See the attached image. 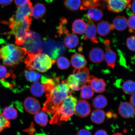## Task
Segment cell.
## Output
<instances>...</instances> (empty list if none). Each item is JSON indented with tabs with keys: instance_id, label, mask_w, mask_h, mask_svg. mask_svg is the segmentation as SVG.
I'll return each instance as SVG.
<instances>
[{
	"instance_id": "obj_27",
	"label": "cell",
	"mask_w": 135,
	"mask_h": 135,
	"mask_svg": "<svg viewBox=\"0 0 135 135\" xmlns=\"http://www.w3.org/2000/svg\"><path fill=\"white\" fill-rule=\"evenodd\" d=\"M30 91L35 97H41L44 93H45L44 84H40L37 82L34 83L30 88Z\"/></svg>"
},
{
	"instance_id": "obj_1",
	"label": "cell",
	"mask_w": 135,
	"mask_h": 135,
	"mask_svg": "<svg viewBox=\"0 0 135 135\" xmlns=\"http://www.w3.org/2000/svg\"><path fill=\"white\" fill-rule=\"evenodd\" d=\"M70 94V89L66 80H62L51 91L46 94L47 99L42 110L54 115L64 99Z\"/></svg>"
},
{
	"instance_id": "obj_45",
	"label": "cell",
	"mask_w": 135,
	"mask_h": 135,
	"mask_svg": "<svg viewBox=\"0 0 135 135\" xmlns=\"http://www.w3.org/2000/svg\"><path fill=\"white\" fill-rule=\"evenodd\" d=\"M13 0H0V5L3 6H8L12 2Z\"/></svg>"
},
{
	"instance_id": "obj_35",
	"label": "cell",
	"mask_w": 135,
	"mask_h": 135,
	"mask_svg": "<svg viewBox=\"0 0 135 135\" xmlns=\"http://www.w3.org/2000/svg\"><path fill=\"white\" fill-rule=\"evenodd\" d=\"M135 88V83L132 80L126 81L123 84L122 87L123 92L127 94H131L134 93Z\"/></svg>"
},
{
	"instance_id": "obj_22",
	"label": "cell",
	"mask_w": 135,
	"mask_h": 135,
	"mask_svg": "<svg viewBox=\"0 0 135 135\" xmlns=\"http://www.w3.org/2000/svg\"><path fill=\"white\" fill-rule=\"evenodd\" d=\"M79 43V38L77 35L70 33L65 36L64 43L66 47L68 49H73L77 47Z\"/></svg>"
},
{
	"instance_id": "obj_26",
	"label": "cell",
	"mask_w": 135,
	"mask_h": 135,
	"mask_svg": "<svg viewBox=\"0 0 135 135\" xmlns=\"http://www.w3.org/2000/svg\"><path fill=\"white\" fill-rule=\"evenodd\" d=\"M108 104L107 98L103 95L97 96L93 99L92 104L93 107L97 109H100L105 108Z\"/></svg>"
},
{
	"instance_id": "obj_15",
	"label": "cell",
	"mask_w": 135,
	"mask_h": 135,
	"mask_svg": "<svg viewBox=\"0 0 135 135\" xmlns=\"http://www.w3.org/2000/svg\"><path fill=\"white\" fill-rule=\"evenodd\" d=\"M118 112L123 118H129L134 115L135 109L134 107L129 102H124L120 104Z\"/></svg>"
},
{
	"instance_id": "obj_14",
	"label": "cell",
	"mask_w": 135,
	"mask_h": 135,
	"mask_svg": "<svg viewBox=\"0 0 135 135\" xmlns=\"http://www.w3.org/2000/svg\"><path fill=\"white\" fill-rule=\"evenodd\" d=\"M25 110L32 114H35L40 111V109L39 102L36 99L29 97L25 99L24 102Z\"/></svg>"
},
{
	"instance_id": "obj_2",
	"label": "cell",
	"mask_w": 135,
	"mask_h": 135,
	"mask_svg": "<svg viewBox=\"0 0 135 135\" xmlns=\"http://www.w3.org/2000/svg\"><path fill=\"white\" fill-rule=\"evenodd\" d=\"M77 99L71 94L64 99L54 114L50 121L51 124H57L61 121H67L75 113Z\"/></svg>"
},
{
	"instance_id": "obj_44",
	"label": "cell",
	"mask_w": 135,
	"mask_h": 135,
	"mask_svg": "<svg viewBox=\"0 0 135 135\" xmlns=\"http://www.w3.org/2000/svg\"><path fill=\"white\" fill-rule=\"evenodd\" d=\"M76 135H92L91 133L88 130L83 129L78 131Z\"/></svg>"
},
{
	"instance_id": "obj_21",
	"label": "cell",
	"mask_w": 135,
	"mask_h": 135,
	"mask_svg": "<svg viewBox=\"0 0 135 135\" xmlns=\"http://www.w3.org/2000/svg\"><path fill=\"white\" fill-rule=\"evenodd\" d=\"M45 5L41 3H38L35 5L32 10V16L36 19L43 17L46 12Z\"/></svg>"
},
{
	"instance_id": "obj_17",
	"label": "cell",
	"mask_w": 135,
	"mask_h": 135,
	"mask_svg": "<svg viewBox=\"0 0 135 135\" xmlns=\"http://www.w3.org/2000/svg\"><path fill=\"white\" fill-rule=\"evenodd\" d=\"M104 52L102 49L96 47L92 49L89 52V58L91 61L95 63H99L104 60Z\"/></svg>"
},
{
	"instance_id": "obj_47",
	"label": "cell",
	"mask_w": 135,
	"mask_h": 135,
	"mask_svg": "<svg viewBox=\"0 0 135 135\" xmlns=\"http://www.w3.org/2000/svg\"><path fill=\"white\" fill-rule=\"evenodd\" d=\"M135 92L132 94L130 99V103L134 107L135 106Z\"/></svg>"
},
{
	"instance_id": "obj_39",
	"label": "cell",
	"mask_w": 135,
	"mask_h": 135,
	"mask_svg": "<svg viewBox=\"0 0 135 135\" xmlns=\"http://www.w3.org/2000/svg\"><path fill=\"white\" fill-rule=\"evenodd\" d=\"M135 36H131L128 38L126 41V45L128 49L132 51H135Z\"/></svg>"
},
{
	"instance_id": "obj_52",
	"label": "cell",
	"mask_w": 135,
	"mask_h": 135,
	"mask_svg": "<svg viewBox=\"0 0 135 135\" xmlns=\"http://www.w3.org/2000/svg\"><path fill=\"white\" fill-rule=\"evenodd\" d=\"M106 1H108V0H106Z\"/></svg>"
},
{
	"instance_id": "obj_25",
	"label": "cell",
	"mask_w": 135,
	"mask_h": 135,
	"mask_svg": "<svg viewBox=\"0 0 135 135\" xmlns=\"http://www.w3.org/2000/svg\"><path fill=\"white\" fill-rule=\"evenodd\" d=\"M66 81L69 88L73 91L80 90L82 87L79 79L74 74L69 76Z\"/></svg>"
},
{
	"instance_id": "obj_43",
	"label": "cell",
	"mask_w": 135,
	"mask_h": 135,
	"mask_svg": "<svg viewBox=\"0 0 135 135\" xmlns=\"http://www.w3.org/2000/svg\"><path fill=\"white\" fill-rule=\"evenodd\" d=\"M30 1V0H14L15 4L18 7L25 6Z\"/></svg>"
},
{
	"instance_id": "obj_34",
	"label": "cell",
	"mask_w": 135,
	"mask_h": 135,
	"mask_svg": "<svg viewBox=\"0 0 135 135\" xmlns=\"http://www.w3.org/2000/svg\"><path fill=\"white\" fill-rule=\"evenodd\" d=\"M25 75L27 80L31 82H37L41 77L40 74L31 70H25Z\"/></svg>"
},
{
	"instance_id": "obj_7",
	"label": "cell",
	"mask_w": 135,
	"mask_h": 135,
	"mask_svg": "<svg viewBox=\"0 0 135 135\" xmlns=\"http://www.w3.org/2000/svg\"><path fill=\"white\" fill-rule=\"evenodd\" d=\"M64 47L61 43L53 42L51 40L45 39L42 43V51L50 56L52 60H55L59 55L64 51Z\"/></svg>"
},
{
	"instance_id": "obj_33",
	"label": "cell",
	"mask_w": 135,
	"mask_h": 135,
	"mask_svg": "<svg viewBox=\"0 0 135 135\" xmlns=\"http://www.w3.org/2000/svg\"><path fill=\"white\" fill-rule=\"evenodd\" d=\"M64 4L65 7L69 11H76L80 7L81 0H65Z\"/></svg>"
},
{
	"instance_id": "obj_51",
	"label": "cell",
	"mask_w": 135,
	"mask_h": 135,
	"mask_svg": "<svg viewBox=\"0 0 135 135\" xmlns=\"http://www.w3.org/2000/svg\"><path fill=\"white\" fill-rule=\"evenodd\" d=\"M50 1H52V0H50Z\"/></svg>"
},
{
	"instance_id": "obj_18",
	"label": "cell",
	"mask_w": 135,
	"mask_h": 135,
	"mask_svg": "<svg viewBox=\"0 0 135 135\" xmlns=\"http://www.w3.org/2000/svg\"><path fill=\"white\" fill-rule=\"evenodd\" d=\"M71 63L75 69H79L85 67L87 62L83 55L76 53L72 56Z\"/></svg>"
},
{
	"instance_id": "obj_4",
	"label": "cell",
	"mask_w": 135,
	"mask_h": 135,
	"mask_svg": "<svg viewBox=\"0 0 135 135\" xmlns=\"http://www.w3.org/2000/svg\"><path fill=\"white\" fill-rule=\"evenodd\" d=\"M55 62V60H52L46 54L28 53L25 63L28 70H36L43 73L50 69Z\"/></svg>"
},
{
	"instance_id": "obj_36",
	"label": "cell",
	"mask_w": 135,
	"mask_h": 135,
	"mask_svg": "<svg viewBox=\"0 0 135 135\" xmlns=\"http://www.w3.org/2000/svg\"><path fill=\"white\" fill-rule=\"evenodd\" d=\"M57 65L61 70L67 69L70 66V64L68 59L64 57H60L57 60Z\"/></svg>"
},
{
	"instance_id": "obj_23",
	"label": "cell",
	"mask_w": 135,
	"mask_h": 135,
	"mask_svg": "<svg viewBox=\"0 0 135 135\" xmlns=\"http://www.w3.org/2000/svg\"><path fill=\"white\" fill-rule=\"evenodd\" d=\"M113 25L114 28L118 31H122L125 30L128 26L127 20L123 16H118L113 21Z\"/></svg>"
},
{
	"instance_id": "obj_10",
	"label": "cell",
	"mask_w": 135,
	"mask_h": 135,
	"mask_svg": "<svg viewBox=\"0 0 135 135\" xmlns=\"http://www.w3.org/2000/svg\"><path fill=\"white\" fill-rule=\"evenodd\" d=\"M85 17L87 19V22L86 23L87 27L85 32V36L84 38V40L87 38L90 39L92 43L98 44L99 43L97 37V27L94 22L92 20L89 18L87 15L85 16Z\"/></svg>"
},
{
	"instance_id": "obj_6",
	"label": "cell",
	"mask_w": 135,
	"mask_h": 135,
	"mask_svg": "<svg viewBox=\"0 0 135 135\" xmlns=\"http://www.w3.org/2000/svg\"><path fill=\"white\" fill-rule=\"evenodd\" d=\"M41 37L38 33L29 30L25 34L23 46L28 53H41Z\"/></svg>"
},
{
	"instance_id": "obj_12",
	"label": "cell",
	"mask_w": 135,
	"mask_h": 135,
	"mask_svg": "<svg viewBox=\"0 0 135 135\" xmlns=\"http://www.w3.org/2000/svg\"><path fill=\"white\" fill-rule=\"evenodd\" d=\"M91 111L90 106L87 101L80 100L76 104L75 113L79 117L81 118L87 117L90 114Z\"/></svg>"
},
{
	"instance_id": "obj_9",
	"label": "cell",
	"mask_w": 135,
	"mask_h": 135,
	"mask_svg": "<svg viewBox=\"0 0 135 135\" xmlns=\"http://www.w3.org/2000/svg\"><path fill=\"white\" fill-rule=\"evenodd\" d=\"M108 9L112 12H122L127 7L131 0H108Z\"/></svg>"
},
{
	"instance_id": "obj_32",
	"label": "cell",
	"mask_w": 135,
	"mask_h": 135,
	"mask_svg": "<svg viewBox=\"0 0 135 135\" xmlns=\"http://www.w3.org/2000/svg\"><path fill=\"white\" fill-rule=\"evenodd\" d=\"M35 120L37 124L42 127L47 125L48 117L47 114L44 111H39L35 114Z\"/></svg>"
},
{
	"instance_id": "obj_40",
	"label": "cell",
	"mask_w": 135,
	"mask_h": 135,
	"mask_svg": "<svg viewBox=\"0 0 135 135\" xmlns=\"http://www.w3.org/2000/svg\"><path fill=\"white\" fill-rule=\"evenodd\" d=\"M135 15L131 16L128 19L127 24L130 33H135Z\"/></svg>"
},
{
	"instance_id": "obj_30",
	"label": "cell",
	"mask_w": 135,
	"mask_h": 135,
	"mask_svg": "<svg viewBox=\"0 0 135 135\" xmlns=\"http://www.w3.org/2000/svg\"><path fill=\"white\" fill-rule=\"evenodd\" d=\"M81 10H86L91 8L97 7L101 6V0H81Z\"/></svg>"
},
{
	"instance_id": "obj_50",
	"label": "cell",
	"mask_w": 135,
	"mask_h": 135,
	"mask_svg": "<svg viewBox=\"0 0 135 135\" xmlns=\"http://www.w3.org/2000/svg\"><path fill=\"white\" fill-rule=\"evenodd\" d=\"M1 54H0V59H1Z\"/></svg>"
},
{
	"instance_id": "obj_37",
	"label": "cell",
	"mask_w": 135,
	"mask_h": 135,
	"mask_svg": "<svg viewBox=\"0 0 135 135\" xmlns=\"http://www.w3.org/2000/svg\"><path fill=\"white\" fill-rule=\"evenodd\" d=\"M67 23V21L65 18H61L60 25L57 28V31L59 35H62L64 33L66 34L69 33L68 30L65 26Z\"/></svg>"
},
{
	"instance_id": "obj_3",
	"label": "cell",
	"mask_w": 135,
	"mask_h": 135,
	"mask_svg": "<svg viewBox=\"0 0 135 135\" xmlns=\"http://www.w3.org/2000/svg\"><path fill=\"white\" fill-rule=\"evenodd\" d=\"M27 53L25 48L11 44L3 46L0 49L3 63L9 66H15L21 63Z\"/></svg>"
},
{
	"instance_id": "obj_13",
	"label": "cell",
	"mask_w": 135,
	"mask_h": 135,
	"mask_svg": "<svg viewBox=\"0 0 135 135\" xmlns=\"http://www.w3.org/2000/svg\"><path fill=\"white\" fill-rule=\"evenodd\" d=\"M87 83L96 93H102L105 91L106 83L102 79L98 78L94 76H89Z\"/></svg>"
},
{
	"instance_id": "obj_46",
	"label": "cell",
	"mask_w": 135,
	"mask_h": 135,
	"mask_svg": "<svg viewBox=\"0 0 135 135\" xmlns=\"http://www.w3.org/2000/svg\"><path fill=\"white\" fill-rule=\"evenodd\" d=\"M94 135H108V134L105 131L100 129L96 132Z\"/></svg>"
},
{
	"instance_id": "obj_48",
	"label": "cell",
	"mask_w": 135,
	"mask_h": 135,
	"mask_svg": "<svg viewBox=\"0 0 135 135\" xmlns=\"http://www.w3.org/2000/svg\"><path fill=\"white\" fill-rule=\"evenodd\" d=\"M112 135H123L122 134H121L120 133H115V134H114Z\"/></svg>"
},
{
	"instance_id": "obj_53",
	"label": "cell",
	"mask_w": 135,
	"mask_h": 135,
	"mask_svg": "<svg viewBox=\"0 0 135 135\" xmlns=\"http://www.w3.org/2000/svg\"><path fill=\"white\" fill-rule=\"evenodd\" d=\"M133 1H134V0H133Z\"/></svg>"
},
{
	"instance_id": "obj_8",
	"label": "cell",
	"mask_w": 135,
	"mask_h": 135,
	"mask_svg": "<svg viewBox=\"0 0 135 135\" xmlns=\"http://www.w3.org/2000/svg\"><path fill=\"white\" fill-rule=\"evenodd\" d=\"M32 4L30 1L25 6L19 7L17 9L14 17L10 18L9 21H22L26 17L32 16Z\"/></svg>"
},
{
	"instance_id": "obj_19",
	"label": "cell",
	"mask_w": 135,
	"mask_h": 135,
	"mask_svg": "<svg viewBox=\"0 0 135 135\" xmlns=\"http://www.w3.org/2000/svg\"><path fill=\"white\" fill-rule=\"evenodd\" d=\"M114 29L113 24H110L108 22L104 21H101L98 23L97 28L98 33L102 36L108 35L111 30Z\"/></svg>"
},
{
	"instance_id": "obj_24",
	"label": "cell",
	"mask_w": 135,
	"mask_h": 135,
	"mask_svg": "<svg viewBox=\"0 0 135 135\" xmlns=\"http://www.w3.org/2000/svg\"><path fill=\"white\" fill-rule=\"evenodd\" d=\"M105 113L104 110L97 109L92 112L91 115V119L95 124H100L105 120Z\"/></svg>"
},
{
	"instance_id": "obj_41",
	"label": "cell",
	"mask_w": 135,
	"mask_h": 135,
	"mask_svg": "<svg viewBox=\"0 0 135 135\" xmlns=\"http://www.w3.org/2000/svg\"><path fill=\"white\" fill-rule=\"evenodd\" d=\"M11 75L8 73L7 69L4 66L0 65V78L2 79L8 78Z\"/></svg>"
},
{
	"instance_id": "obj_49",
	"label": "cell",
	"mask_w": 135,
	"mask_h": 135,
	"mask_svg": "<svg viewBox=\"0 0 135 135\" xmlns=\"http://www.w3.org/2000/svg\"><path fill=\"white\" fill-rule=\"evenodd\" d=\"M35 135H47L44 134H35Z\"/></svg>"
},
{
	"instance_id": "obj_20",
	"label": "cell",
	"mask_w": 135,
	"mask_h": 135,
	"mask_svg": "<svg viewBox=\"0 0 135 135\" xmlns=\"http://www.w3.org/2000/svg\"><path fill=\"white\" fill-rule=\"evenodd\" d=\"M86 27V23L83 20L77 19L73 23L72 31L74 33L83 35L85 33Z\"/></svg>"
},
{
	"instance_id": "obj_31",
	"label": "cell",
	"mask_w": 135,
	"mask_h": 135,
	"mask_svg": "<svg viewBox=\"0 0 135 135\" xmlns=\"http://www.w3.org/2000/svg\"><path fill=\"white\" fill-rule=\"evenodd\" d=\"M3 115L8 120L14 119L17 117V112L14 107H7L3 109L2 112Z\"/></svg>"
},
{
	"instance_id": "obj_42",
	"label": "cell",
	"mask_w": 135,
	"mask_h": 135,
	"mask_svg": "<svg viewBox=\"0 0 135 135\" xmlns=\"http://www.w3.org/2000/svg\"><path fill=\"white\" fill-rule=\"evenodd\" d=\"M135 1L130 3L127 7L126 13L128 16H131L135 15Z\"/></svg>"
},
{
	"instance_id": "obj_29",
	"label": "cell",
	"mask_w": 135,
	"mask_h": 135,
	"mask_svg": "<svg viewBox=\"0 0 135 135\" xmlns=\"http://www.w3.org/2000/svg\"><path fill=\"white\" fill-rule=\"evenodd\" d=\"M80 89V96L83 99H90L94 95V90L91 86L87 83L83 85Z\"/></svg>"
},
{
	"instance_id": "obj_5",
	"label": "cell",
	"mask_w": 135,
	"mask_h": 135,
	"mask_svg": "<svg viewBox=\"0 0 135 135\" xmlns=\"http://www.w3.org/2000/svg\"><path fill=\"white\" fill-rule=\"evenodd\" d=\"M32 20L31 17H26L21 21H9L11 31L9 33L15 36L16 45L20 46L23 44L25 34L30 30Z\"/></svg>"
},
{
	"instance_id": "obj_38",
	"label": "cell",
	"mask_w": 135,
	"mask_h": 135,
	"mask_svg": "<svg viewBox=\"0 0 135 135\" xmlns=\"http://www.w3.org/2000/svg\"><path fill=\"white\" fill-rule=\"evenodd\" d=\"M11 127V123L8 120L5 118L2 114H0V133L4 130Z\"/></svg>"
},
{
	"instance_id": "obj_28",
	"label": "cell",
	"mask_w": 135,
	"mask_h": 135,
	"mask_svg": "<svg viewBox=\"0 0 135 135\" xmlns=\"http://www.w3.org/2000/svg\"><path fill=\"white\" fill-rule=\"evenodd\" d=\"M87 16L90 19L96 21H100L103 16L102 11L96 7L91 8L88 9Z\"/></svg>"
},
{
	"instance_id": "obj_16",
	"label": "cell",
	"mask_w": 135,
	"mask_h": 135,
	"mask_svg": "<svg viewBox=\"0 0 135 135\" xmlns=\"http://www.w3.org/2000/svg\"><path fill=\"white\" fill-rule=\"evenodd\" d=\"M89 70L85 67L79 69H75L73 71V74L80 80L82 86L87 83L89 76Z\"/></svg>"
},
{
	"instance_id": "obj_11",
	"label": "cell",
	"mask_w": 135,
	"mask_h": 135,
	"mask_svg": "<svg viewBox=\"0 0 135 135\" xmlns=\"http://www.w3.org/2000/svg\"><path fill=\"white\" fill-rule=\"evenodd\" d=\"M104 44L105 52L104 55V59L107 63L108 66L111 68L114 69L115 66L117 55L115 52L111 49L109 40H105Z\"/></svg>"
}]
</instances>
